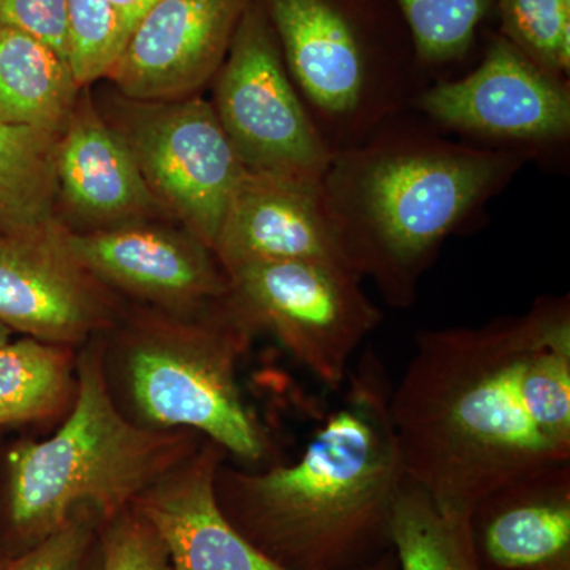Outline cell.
I'll use <instances>...</instances> for the list:
<instances>
[{
	"label": "cell",
	"instance_id": "cell-1",
	"mask_svg": "<svg viewBox=\"0 0 570 570\" xmlns=\"http://www.w3.org/2000/svg\"><path fill=\"white\" fill-rule=\"evenodd\" d=\"M406 474L445 512L570 461V296L423 330L390 396Z\"/></svg>",
	"mask_w": 570,
	"mask_h": 570
},
{
	"label": "cell",
	"instance_id": "cell-2",
	"mask_svg": "<svg viewBox=\"0 0 570 570\" xmlns=\"http://www.w3.org/2000/svg\"><path fill=\"white\" fill-rule=\"evenodd\" d=\"M344 385L294 464L261 474L217 469L224 515L285 570H363L393 550V504L407 475L390 414L393 384L367 348Z\"/></svg>",
	"mask_w": 570,
	"mask_h": 570
},
{
	"label": "cell",
	"instance_id": "cell-3",
	"mask_svg": "<svg viewBox=\"0 0 570 570\" xmlns=\"http://www.w3.org/2000/svg\"><path fill=\"white\" fill-rule=\"evenodd\" d=\"M531 159L452 140L411 110L335 154L322 189L348 265L389 306L407 309L442 245L474 224Z\"/></svg>",
	"mask_w": 570,
	"mask_h": 570
},
{
	"label": "cell",
	"instance_id": "cell-4",
	"mask_svg": "<svg viewBox=\"0 0 570 570\" xmlns=\"http://www.w3.org/2000/svg\"><path fill=\"white\" fill-rule=\"evenodd\" d=\"M285 66L335 154L412 110L430 77L395 0H261Z\"/></svg>",
	"mask_w": 570,
	"mask_h": 570
},
{
	"label": "cell",
	"instance_id": "cell-5",
	"mask_svg": "<svg viewBox=\"0 0 570 570\" xmlns=\"http://www.w3.org/2000/svg\"><path fill=\"white\" fill-rule=\"evenodd\" d=\"M181 438L124 417L105 381L102 360L86 352L66 423L55 436L10 452L11 527L29 549L82 505L108 521L181 463Z\"/></svg>",
	"mask_w": 570,
	"mask_h": 570
},
{
	"label": "cell",
	"instance_id": "cell-6",
	"mask_svg": "<svg viewBox=\"0 0 570 570\" xmlns=\"http://www.w3.org/2000/svg\"><path fill=\"white\" fill-rule=\"evenodd\" d=\"M249 332L227 296L220 321L135 337L124 355V376L145 423L200 431L230 455L264 459L266 431L246 406L236 376Z\"/></svg>",
	"mask_w": 570,
	"mask_h": 570
},
{
	"label": "cell",
	"instance_id": "cell-7",
	"mask_svg": "<svg viewBox=\"0 0 570 570\" xmlns=\"http://www.w3.org/2000/svg\"><path fill=\"white\" fill-rule=\"evenodd\" d=\"M228 299L247 328H266L330 390L384 314L354 269L317 262H272L227 273Z\"/></svg>",
	"mask_w": 570,
	"mask_h": 570
},
{
	"label": "cell",
	"instance_id": "cell-8",
	"mask_svg": "<svg viewBox=\"0 0 570 570\" xmlns=\"http://www.w3.org/2000/svg\"><path fill=\"white\" fill-rule=\"evenodd\" d=\"M213 108L247 171L324 179L333 153L288 73L261 0H249L236 26Z\"/></svg>",
	"mask_w": 570,
	"mask_h": 570
},
{
	"label": "cell",
	"instance_id": "cell-9",
	"mask_svg": "<svg viewBox=\"0 0 570 570\" xmlns=\"http://www.w3.org/2000/svg\"><path fill=\"white\" fill-rule=\"evenodd\" d=\"M439 129L534 157L570 137L569 78L540 69L504 37H487L478 66L430 82L412 104Z\"/></svg>",
	"mask_w": 570,
	"mask_h": 570
},
{
	"label": "cell",
	"instance_id": "cell-10",
	"mask_svg": "<svg viewBox=\"0 0 570 570\" xmlns=\"http://www.w3.org/2000/svg\"><path fill=\"white\" fill-rule=\"evenodd\" d=\"M124 138L154 197L184 220L213 250L245 165L202 99L153 102L135 110Z\"/></svg>",
	"mask_w": 570,
	"mask_h": 570
},
{
	"label": "cell",
	"instance_id": "cell-11",
	"mask_svg": "<svg viewBox=\"0 0 570 570\" xmlns=\"http://www.w3.org/2000/svg\"><path fill=\"white\" fill-rule=\"evenodd\" d=\"M249 0H159L108 71L130 99L167 102L217 75Z\"/></svg>",
	"mask_w": 570,
	"mask_h": 570
},
{
	"label": "cell",
	"instance_id": "cell-12",
	"mask_svg": "<svg viewBox=\"0 0 570 570\" xmlns=\"http://www.w3.org/2000/svg\"><path fill=\"white\" fill-rule=\"evenodd\" d=\"M213 253L225 275L272 262L348 265L326 209L322 181L246 171Z\"/></svg>",
	"mask_w": 570,
	"mask_h": 570
},
{
	"label": "cell",
	"instance_id": "cell-13",
	"mask_svg": "<svg viewBox=\"0 0 570 570\" xmlns=\"http://www.w3.org/2000/svg\"><path fill=\"white\" fill-rule=\"evenodd\" d=\"M61 243L89 276L165 305L193 306L228 294L223 266L194 235L127 227L92 234L62 232Z\"/></svg>",
	"mask_w": 570,
	"mask_h": 570
},
{
	"label": "cell",
	"instance_id": "cell-14",
	"mask_svg": "<svg viewBox=\"0 0 570 570\" xmlns=\"http://www.w3.org/2000/svg\"><path fill=\"white\" fill-rule=\"evenodd\" d=\"M225 450L208 441L142 491L135 509L159 532L171 570H285L227 520L216 498Z\"/></svg>",
	"mask_w": 570,
	"mask_h": 570
},
{
	"label": "cell",
	"instance_id": "cell-15",
	"mask_svg": "<svg viewBox=\"0 0 570 570\" xmlns=\"http://www.w3.org/2000/svg\"><path fill=\"white\" fill-rule=\"evenodd\" d=\"M469 534L480 570H570V461L480 499Z\"/></svg>",
	"mask_w": 570,
	"mask_h": 570
},
{
	"label": "cell",
	"instance_id": "cell-16",
	"mask_svg": "<svg viewBox=\"0 0 570 570\" xmlns=\"http://www.w3.org/2000/svg\"><path fill=\"white\" fill-rule=\"evenodd\" d=\"M47 238L0 235V322L45 343H78L96 328L100 306L88 273Z\"/></svg>",
	"mask_w": 570,
	"mask_h": 570
},
{
	"label": "cell",
	"instance_id": "cell-17",
	"mask_svg": "<svg viewBox=\"0 0 570 570\" xmlns=\"http://www.w3.org/2000/svg\"><path fill=\"white\" fill-rule=\"evenodd\" d=\"M59 194L82 219L112 223L153 208L129 142L91 110L71 112L58 140Z\"/></svg>",
	"mask_w": 570,
	"mask_h": 570
},
{
	"label": "cell",
	"instance_id": "cell-18",
	"mask_svg": "<svg viewBox=\"0 0 570 570\" xmlns=\"http://www.w3.org/2000/svg\"><path fill=\"white\" fill-rule=\"evenodd\" d=\"M80 85L70 62L28 33L0 28V122L61 134Z\"/></svg>",
	"mask_w": 570,
	"mask_h": 570
},
{
	"label": "cell",
	"instance_id": "cell-19",
	"mask_svg": "<svg viewBox=\"0 0 570 570\" xmlns=\"http://www.w3.org/2000/svg\"><path fill=\"white\" fill-rule=\"evenodd\" d=\"M59 135L0 122V235L47 238L61 232L55 216Z\"/></svg>",
	"mask_w": 570,
	"mask_h": 570
},
{
	"label": "cell",
	"instance_id": "cell-20",
	"mask_svg": "<svg viewBox=\"0 0 570 570\" xmlns=\"http://www.w3.org/2000/svg\"><path fill=\"white\" fill-rule=\"evenodd\" d=\"M392 543L400 570H480L469 517L439 508L409 475L393 504Z\"/></svg>",
	"mask_w": 570,
	"mask_h": 570
},
{
	"label": "cell",
	"instance_id": "cell-21",
	"mask_svg": "<svg viewBox=\"0 0 570 570\" xmlns=\"http://www.w3.org/2000/svg\"><path fill=\"white\" fill-rule=\"evenodd\" d=\"M69 387V355L62 346L36 337L0 346V425L51 414Z\"/></svg>",
	"mask_w": 570,
	"mask_h": 570
},
{
	"label": "cell",
	"instance_id": "cell-22",
	"mask_svg": "<svg viewBox=\"0 0 570 570\" xmlns=\"http://www.w3.org/2000/svg\"><path fill=\"white\" fill-rule=\"evenodd\" d=\"M430 80L471 58L497 0H395Z\"/></svg>",
	"mask_w": 570,
	"mask_h": 570
},
{
	"label": "cell",
	"instance_id": "cell-23",
	"mask_svg": "<svg viewBox=\"0 0 570 570\" xmlns=\"http://www.w3.org/2000/svg\"><path fill=\"white\" fill-rule=\"evenodd\" d=\"M499 36L540 69L570 73V0H497Z\"/></svg>",
	"mask_w": 570,
	"mask_h": 570
},
{
	"label": "cell",
	"instance_id": "cell-24",
	"mask_svg": "<svg viewBox=\"0 0 570 570\" xmlns=\"http://www.w3.org/2000/svg\"><path fill=\"white\" fill-rule=\"evenodd\" d=\"M104 523L96 510L75 509L58 530L13 560L0 562V570H100Z\"/></svg>",
	"mask_w": 570,
	"mask_h": 570
},
{
	"label": "cell",
	"instance_id": "cell-25",
	"mask_svg": "<svg viewBox=\"0 0 570 570\" xmlns=\"http://www.w3.org/2000/svg\"><path fill=\"white\" fill-rule=\"evenodd\" d=\"M70 67L78 85L107 77L126 40L108 0H67Z\"/></svg>",
	"mask_w": 570,
	"mask_h": 570
},
{
	"label": "cell",
	"instance_id": "cell-26",
	"mask_svg": "<svg viewBox=\"0 0 570 570\" xmlns=\"http://www.w3.org/2000/svg\"><path fill=\"white\" fill-rule=\"evenodd\" d=\"M100 570H171L164 540L135 505L105 521Z\"/></svg>",
	"mask_w": 570,
	"mask_h": 570
},
{
	"label": "cell",
	"instance_id": "cell-27",
	"mask_svg": "<svg viewBox=\"0 0 570 570\" xmlns=\"http://www.w3.org/2000/svg\"><path fill=\"white\" fill-rule=\"evenodd\" d=\"M0 28L28 33L70 62L67 0H0Z\"/></svg>",
	"mask_w": 570,
	"mask_h": 570
},
{
	"label": "cell",
	"instance_id": "cell-28",
	"mask_svg": "<svg viewBox=\"0 0 570 570\" xmlns=\"http://www.w3.org/2000/svg\"><path fill=\"white\" fill-rule=\"evenodd\" d=\"M157 2L159 0H108L126 43Z\"/></svg>",
	"mask_w": 570,
	"mask_h": 570
},
{
	"label": "cell",
	"instance_id": "cell-29",
	"mask_svg": "<svg viewBox=\"0 0 570 570\" xmlns=\"http://www.w3.org/2000/svg\"><path fill=\"white\" fill-rule=\"evenodd\" d=\"M363 570H400V568H397L395 551H387L384 557L379 558L376 562H373V564L367 566V568Z\"/></svg>",
	"mask_w": 570,
	"mask_h": 570
},
{
	"label": "cell",
	"instance_id": "cell-30",
	"mask_svg": "<svg viewBox=\"0 0 570 570\" xmlns=\"http://www.w3.org/2000/svg\"><path fill=\"white\" fill-rule=\"evenodd\" d=\"M11 335V330L9 326L3 325L2 322H0V346L2 344L9 343Z\"/></svg>",
	"mask_w": 570,
	"mask_h": 570
}]
</instances>
